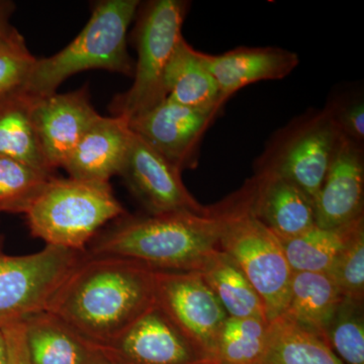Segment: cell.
Returning <instances> with one entry per match:
<instances>
[{
    "label": "cell",
    "instance_id": "cell-1",
    "mask_svg": "<svg viewBox=\"0 0 364 364\" xmlns=\"http://www.w3.org/2000/svg\"><path fill=\"white\" fill-rule=\"evenodd\" d=\"M155 272L138 261L85 252L46 312L90 343H107L156 303Z\"/></svg>",
    "mask_w": 364,
    "mask_h": 364
},
{
    "label": "cell",
    "instance_id": "cell-2",
    "mask_svg": "<svg viewBox=\"0 0 364 364\" xmlns=\"http://www.w3.org/2000/svg\"><path fill=\"white\" fill-rule=\"evenodd\" d=\"M102 230L85 252L138 261L154 270L200 272L220 249L221 214L124 215Z\"/></svg>",
    "mask_w": 364,
    "mask_h": 364
},
{
    "label": "cell",
    "instance_id": "cell-3",
    "mask_svg": "<svg viewBox=\"0 0 364 364\" xmlns=\"http://www.w3.org/2000/svg\"><path fill=\"white\" fill-rule=\"evenodd\" d=\"M140 6L139 0L97 2L77 37L53 56L38 59L21 90L33 98L48 97L74 74L95 69L133 77L135 62L129 55L127 33Z\"/></svg>",
    "mask_w": 364,
    "mask_h": 364
},
{
    "label": "cell",
    "instance_id": "cell-4",
    "mask_svg": "<svg viewBox=\"0 0 364 364\" xmlns=\"http://www.w3.org/2000/svg\"><path fill=\"white\" fill-rule=\"evenodd\" d=\"M252 183L219 203L220 249L235 261L258 294L268 323L286 311L293 269L282 241L251 210Z\"/></svg>",
    "mask_w": 364,
    "mask_h": 364
},
{
    "label": "cell",
    "instance_id": "cell-5",
    "mask_svg": "<svg viewBox=\"0 0 364 364\" xmlns=\"http://www.w3.org/2000/svg\"><path fill=\"white\" fill-rule=\"evenodd\" d=\"M126 214L111 184L54 176L23 215L46 245L85 252L107 223Z\"/></svg>",
    "mask_w": 364,
    "mask_h": 364
},
{
    "label": "cell",
    "instance_id": "cell-6",
    "mask_svg": "<svg viewBox=\"0 0 364 364\" xmlns=\"http://www.w3.org/2000/svg\"><path fill=\"white\" fill-rule=\"evenodd\" d=\"M183 0H154L139 13L134 31L138 59L133 85L112 100V116L130 121L167 97L164 73L174 50L182 39V26L188 11Z\"/></svg>",
    "mask_w": 364,
    "mask_h": 364
},
{
    "label": "cell",
    "instance_id": "cell-7",
    "mask_svg": "<svg viewBox=\"0 0 364 364\" xmlns=\"http://www.w3.org/2000/svg\"><path fill=\"white\" fill-rule=\"evenodd\" d=\"M85 252L48 245L28 255L0 251V329L46 312Z\"/></svg>",
    "mask_w": 364,
    "mask_h": 364
},
{
    "label": "cell",
    "instance_id": "cell-8",
    "mask_svg": "<svg viewBox=\"0 0 364 364\" xmlns=\"http://www.w3.org/2000/svg\"><path fill=\"white\" fill-rule=\"evenodd\" d=\"M155 299L181 334L214 363L226 311L198 272H155Z\"/></svg>",
    "mask_w": 364,
    "mask_h": 364
},
{
    "label": "cell",
    "instance_id": "cell-9",
    "mask_svg": "<svg viewBox=\"0 0 364 364\" xmlns=\"http://www.w3.org/2000/svg\"><path fill=\"white\" fill-rule=\"evenodd\" d=\"M87 343L109 364H213L156 303L116 338L104 344Z\"/></svg>",
    "mask_w": 364,
    "mask_h": 364
},
{
    "label": "cell",
    "instance_id": "cell-10",
    "mask_svg": "<svg viewBox=\"0 0 364 364\" xmlns=\"http://www.w3.org/2000/svg\"><path fill=\"white\" fill-rule=\"evenodd\" d=\"M181 173V170L132 132L130 149L119 176L123 177L148 215L210 212V208L203 207L189 193Z\"/></svg>",
    "mask_w": 364,
    "mask_h": 364
},
{
    "label": "cell",
    "instance_id": "cell-11",
    "mask_svg": "<svg viewBox=\"0 0 364 364\" xmlns=\"http://www.w3.org/2000/svg\"><path fill=\"white\" fill-rule=\"evenodd\" d=\"M217 114L183 107L165 98L129 121L131 131L177 169L198 164L203 134Z\"/></svg>",
    "mask_w": 364,
    "mask_h": 364
},
{
    "label": "cell",
    "instance_id": "cell-12",
    "mask_svg": "<svg viewBox=\"0 0 364 364\" xmlns=\"http://www.w3.org/2000/svg\"><path fill=\"white\" fill-rule=\"evenodd\" d=\"M340 134L325 109L301 124L263 170L293 182L314 200L331 164Z\"/></svg>",
    "mask_w": 364,
    "mask_h": 364
},
{
    "label": "cell",
    "instance_id": "cell-13",
    "mask_svg": "<svg viewBox=\"0 0 364 364\" xmlns=\"http://www.w3.org/2000/svg\"><path fill=\"white\" fill-rule=\"evenodd\" d=\"M90 102L87 86L33 98V119L50 168H62L86 132L102 117Z\"/></svg>",
    "mask_w": 364,
    "mask_h": 364
},
{
    "label": "cell",
    "instance_id": "cell-14",
    "mask_svg": "<svg viewBox=\"0 0 364 364\" xmlns=\"http://www.w3.org/2000/svg\"><path fill=\"white\" fill-rule=\"evenodd\" d=\"M364 159L361 145L340 134L331 164L317 196L316 226L333 229L363 217Z\"/></svg>",
    "mask_w": 364,
    "mask_h": 364
},
{
    "label": "cell",
    "instance_id": "cell-15",
    "mask_svg": "<svg viewBox=\"0 0 364 364\" xmlns=\"http://www.w3.org/2000/svg\"><path fill=\"white\" fill-rule=\"evenodd\" d=\"M131 140L129 119L102 116L86 132L62 168L71 178L109 183L123 169Z\"/></svg>",
    "mask_w": 364,
    "mask_h": 364
},
{
    "label": "cell",
    "instance_id": "cell-16",
    "mask_svg": "<svg viewBox=\"0 0 364 364\" xmlns=\"http://www.w3.org/2000/svg\"><path fill=\"white\" fill-rule=\"evenodd\" d=\"M251 183V210L280 240L294 238L316 226L312 198L293 182L262 170Z\"/></svg>",
    "mask_w": 364,
    "mask_h": 364
},
{
    "label": "cell",
    "instance_id": "cell-17",
    "mask_svg": "<svg viewBox=\"0 0 364 364\" xmlns=\"http://www.w3.org/2000/svg\"><path fill=\"white\" fill-rule=\"evenodd\" d=\"M202 56L225 102L252 83L286 77L299 64L296 53L273 47L238 48L222 55L202 53Z\"/></svg>",
    "mask_w": 364,
    "mask_h": 364
},
{
    "label": "cell",
    "instance_id": "cell-18",
    "mask_svg": "<svg viewBox=\"0 0 364 364\" xmlns=\"http://www.w3.org/2000/svg\"><path fill=\"white\" fill-rule=\"evenodd\" d=\"M164 88L168 100L183 107L217 114L225 100L217 81L196 51L182 38L164 73Z\"/></svg>",
    "mask_w": 364,
    "mask_h": 364
},
{
    "label": "cell",
    "instance_id": "cell-19",
    "mask_svg": "<svg viewBox=\"0 0 364 364\" xmlns=\"http://www.w3.org/2000/svg\"><path fill=\"white\" fill-rule=\"evenodd\" d=\"M342 299L327 273L294 272L289 303L282 315L327 343L328 329Z\"/></svg>",
    "mask_w": 364,
    "mask_h": 364
},
{
    "label": "cell",
    "instance_id": "cell-20",
    "mask_svg": "<svg viewBox=\"0 0 364 364\" xmlns=\"http://www.w3.org/2000/svg\"><path fill=\"white\" fill-rule=\"evenodd\" d=\"M33 104V97L21 90L0 98V155L54 174L41 148Z\"/></svg>",
    "mask_w": 364,
    "mask_h": 364
},
{
    "label": "cell",
    "instance_id": "cell-21",
    "mask_svg": "<svg viewBox=\"0 0 364 364\" xmlns=\"http://www.w3.org/2000/svg\"><path fill=\"white\" fill-rule=\"evenodd\" d=\"M23 324L32 364H86L95 356L86 340L52 314H37Z\"/></svg>",
    "mask_w": 364,
    "mask_h": 364
},
{
    "label": "cell",
    "instance_id": "cell-22",
    "mask_svg": "<svg viewBox=\"0 0 364 364\" xmlns=\"http://www.w3.org/2000/svg\"><path fill=\"white\" fill-rule=\"evenodd\" d=\"M256 364H344L324 340L282 315L268 325L267 345Z\"/></svg>",
    "mask_w": 364,
    "mask_h": 364
},
{
    "label": "cell",
    "instance_id": "cell-23",
    "mask_svg": "<svg viewBox=\"0 0 364 364\" xmlns=\"http://www.w3.org/2000/svg\"><path fill=\"white\" fill-rule=\"evenodd\" d=\"M198 272L229 317H252L267 321L259 296L241 268L226 253L218 250Z\"/></svg>",
    "mask_w": 364,
    "mask_h": 364
},
{
    "label": "cell",
    "instance_id": "cell-24",
    "mask_svg": "<svg viewBox=\"0 0 364 364\" xmlns=\"http://www.w3.org/2000/svg\"><path fill=\"white\" fill-rule=\"evenodd\" d=\"M364 228V217L333 229L314 226L305 233L282 241L293 272H327L337 256Z\"/></svg>",
    "mask_w": 364,
    "mask_h": 364
},
{
    "label": "cell",
    "instance_id": "cell-25",
    "mask_svg": "<svg viewBox=\"0 0 364 364\" xmlns=\"http://www.w3.org/2000/svg\"><path fill=\"white\" fill-rule=\"evenodd\" d=\"M267 321L228 317L218 338L215 364H256L267 345Z\"/></svg>",
    "mask_w": 364,
    "mask_h": 364
},
{
    "label": "cell",
    "instance_id": "cell-26",
    "mask_svg": "<svg viewBox=\"0 0 364 364\" xmlns=\"http://www.w3.org/2000/svg\"><path fill=\"white\" fill-rule=\"evenodd\" d=\"M53 176L0 155V213L25 214Z\"/></svg>",
    "mask_w": 364,
    "mask_h": 364
},
{
    "label": "cell",
    "instance_id": "cell-27",
    "mask_svg": "<svg viewBox=\"0 0 364 364\" xmlns=\"http://www.w3.org/2000/svg\"><path fill=\"white\" fill-rule=\"evenodd\" d=\"M326 341L344 364H364L363 301L342 299Z\"/></svg>",
    "mask_w": 364,
    "mask_h": 364
},
{
    "label": "cell",
    "instance_id": "cell-28",
    "mask_svg": "<svg viewBox=\"0 0 364 364\" xmlns=\"http://www.w3.org/2000/svg\"><path fill=\"white\" fill-rule=\"evenodd\" d=\"M37 60L16 28L0 37V98L23 87Z\"/></svg>",
    "mask_w": 364,
    "mask_h": 364
},
{
    "label": "cell",
    "instance_id": "cell-29",
    "mask_svg": "<svg viewBox=\"0 0 364 364\" xmlns=\"http://www.w3.org/2000/svg\"><path fill=\"white\" fill-rule=\"evenodd\" d=\"M345 299H364V228L354 235L326 272Z\"/></svg>",
    "mask_w": 364,
    "mask_h": 364
},
{
    "label": "cell",
    "instance_id": "cell-30",
    "mask_svg": "<svg viewBox=\"0 0 364 364\" xmlns=\"http://www.w3.org/2000/svg\"><path fill=\"white\" fill-rule=\"evenodd\" d=\"M342 135L363 145L364 141V105L363 100H350L335 109H327Z\"/></svg>",
    "mask_w": 364,
    "mask_h": 364
},
{
    "label": "cell",
    "instance_id": "cell-31",
    "mask_svg": "<svg viewBox=\"0 0 364 364\" xmlns=\"http://www.w3.org/2000/svg\"><path fill=\"white\" fill-rule=\"evenodd\" d=\"M1 330L6 340V364H32L23 322L6 326Z\"/></svg>",
    "mask_w": 364,
    "mask_h": 364
},
{
    "label": "cell",
    "instance_id": "cell-32",
    "mask_svg": "<svg viewBox=\"0 0 364 364\" xmlns=\"http://www.w3.org/2000/svg\"><path fill=\"white\" fill-rule=\"evenodd\" d=\"M14 11V2L0 0V37H4L14 30V26L11 23Z\"/></svg>",
    "mask_w": 364,
    "mask_h": 364
},
{
    "label": "cell",
    "instance_id": "cell-33",
    "mask_svg": "<svg viewBox=\"0 0 364 364\" xmlns=\"http://www.w3.org/2000/svg\"><path fill=\"white\" fill-rule=\"evenodd\" d=\"M0 364H6V340L0 329Z\"/></svg>",
    "mask_w": 364,
    "mask_h": 364
},
{
    "label": "cell",
    "instance_id": "cell-34",
    "mask_svg": "<svg viewBox=\"0 0 364 364\" xmlns=\"http://www.w3.org/2000/svg\"><path fill=\"white\" fill-rule=\"evenodd\" d=\"M95 350V349H93ZM86 364H109L107 363V360L104 358H102V356L100 355V354L97 353V351H95V356L91 360L90 363Z\"/></svg>",
    "mask_w": 364,
    "mask_h": 364
},
{
    "label": "cell",
    "instance_id": "cell-35",
    "mask_svg": "<svg viewBox=\"0 0 364 364\" xmlns=\"http://www.w3.org/2000/svg\"><path fill=\"white\" fill-rule=\"evenodd\" d=\"M1 247H2V239H1V236H0V251H2Z\"/></svg>",
    "mask_w": 364,
    "mask_h": 364
}]
</instances>
